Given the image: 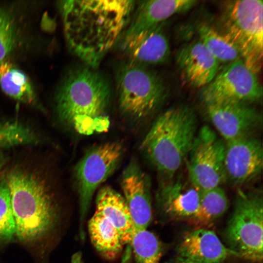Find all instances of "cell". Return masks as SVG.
Listing matches in <instances>:
<instances>
[{
    "instance_id": "obj_4",
    "label": "cell",
    "mask_w": 263,
    "mask_h": 263,
    "mask_svg": "<svg viewBox=\"0 0 263 263\" xmlns=\"http://www.w3.org/2000/svg\"><path fill=\"white\" fill-rule=\"evenodd\" d=\"M197 127L193 110L176 106L160 114L143 139L140 149L166 179L172 178L187 159Z\"/></svg>"
},
{
    "instance_id": "obj_2",
    "label": "cell",
    "mask_w": 263,
    "mask_h": 263,
    "mask_svg": "<svg viewBox=\"0 0 263 263\" xmlns=\"http://www.w3.org/2000/svg\"><path fill=\"white\" fill-rule=\"evenodd\" d=\"M111 88L107 79L89 66L72 70L56 96L60 119L83 135L107 132L111 121L108 108Z\"/></svg>"
},
{
    "instance_id": "obj_3",
    "label": "cell",
    "mask_w": 263,
    "mask_h": 263,
    "mask_svg": "<svg viewBox=\"0 0 263 263\" xmlns=\"http://www.w3.org/2000/svg\"><path fill=\"white\" fill-rule=\"evenodd\" d=\"M5 177L9 188L16 225V236L21 242L41 240L55 228L59 207L45 179L37 172L16 168Z\"/></svg>"
},
{
    "instance_id": "obj_28",
    "label": "cell",
    "mask_w": 263,
    "mask_h": 263,
    "mask_svg": "<svg viewBox=\"0 0 263 263\" xmlns=\"http://www.w3.org/2000/svg\"><path fill=\"white\" fill-rule=\"evenodd\" d=\"M71 263H83L82 255L78 251L74 254L71 258Z\"/></svg>"
},
{
    "instance_id": "obj_17",
    "label": "cell",
    "mask_w": 263,
    "mask_h": 263,
    "mask_svg": "<svg viewBox=\"0 0 263 263\" xmlns=\"http://www.w3.org/2000/svg\"><path fill=\"white\" fill-rule=\"evenodd\" d=\"M176 59L185 80L194 87H204L218 72L219 62L200 40L182 47Z\"/></svg>"
},
{
    "instance_id": "obj_22",
    "label": "cell",
    "mask_w": 263,
    "mask_h": 263,
    "mask_svg": "<svg viewBox=\"0 0 263 263\" xmlns=\"http://www.w3.org/2000/svg\"><path fill=\"white\" fill-rule=\"evenodd\" d=\"M0 86L4 93L16 100L29 104L37 102L33 87L27 75L7 61L0 64Z\"/></svg>"
},
{
    "instance_id": "obj_6",
    "label": "cell",
    "mask_w": 263,
    "mask_h": 263,
    "mask_svg": "<svg viewBox=\"0 0 263 263\" xmlns=\"http://www.w3.org/2000/svg\"><path fill=\"white\" fill-rule=\"evenodd\" d=\"M116 88L121 112L134 120L154 113L167 94L164 82L148 66L128 60L119 67Z\"/></svg>"
},
{
    "instance_id": "obj_29",
    "label": "cell",
    "mask_w": 263,
    "mask_h": 263,
    "mask_svg": "<svg viewBox=\"0 0 263 263\" xmlns=\"http://www.w3.org/2000/svg\"><path fill=\"white\" fill-rule=\"evenodd\" d=\"M7 161L5 154L0 150V172L1 171Z\"/></svg>"
},
{
    "instance_id": "obj_19",
    "label": "cell",
    "mask_w": 263,
    "mask_h": 263,
    "mask_svg": "<svg viewBox=\"0 0 263 263\" xmlns=\"http://www.w3.org/2000/svg\"><path fill=\"white\" fill-rule=\"evenodd\" d=\"M95 207V211L116 228L123 245L130 244L135 227L123 196L110 186H105L97 193Z\"/></svg>"
},
{
    "instance_id": "obj_18",
    "label": "cell",
    "mask_w": 263,
    "mask_h": 263,
    "mask_svg": "<svg viewBox=\"0 0 263 263\" xmlns=\"http://www.w3.org/2000/svg\"><path fill=\"white\" fill-rule=\"evenodd\" d=\"M178 257L198 263H222L235 254L208 228H196L187 232L177 248Z\"/></svg>"
},
{
    "instance_id": "obj_5",
    "label": "cell",
    "mask_w": 263,
    "mask_h": 263,
    "mask_svg": "<svg viewBox=\"0 0 263 263\" xmlns=\"http://www.w3.org/2000/svg\"><path fill=\"white\" fill-rule=\"evenodd\" d=\"M263 13L262 0H233L226 4L221 19V33L256 74L262 64Z\"/></svg>"
},
{
    "instance_id": "obj_20",
    "label": "cell",
    "mask_w": 263,
    "mask_h": 263,
    "mask_svg": "<svg viewBox=\"0 0 263 263\" xmlns=\"http://www.w3.org/2000/svg\"><path fill=\"white\" fill-rule=\"evenodd\" d=\"M91 242L104 258L113 259L121 252L123 244L116 228L101 214L95 212L88 223Z\"/></svg>"
},
{
    "instance_id": "obj_13",
    "label": "cell",
    "mask_w": 263,
    "mask_h": 263,
    "mask_svg": "<svg viewBox=\"0 0 263 263\" xmlns=\"http://www.w3.org/2000/svg\"><path fill=\"white\" fill-rule=\"evenodd\" d=\"M120 185L135 229H147L152 220L150 177L136 161L132 160L123 171Z\"/></svg>"
},
{
    "instance_id": "obj_24",
    "label": "cell",
    "mask_w": 263,
    "mask_h": 263,
    "mask_svg": "<svg viewBox=\"0 0 263 263\" xmlns=\"http://www.w3.org/2000/svg\"><path fill=\"white\" fill-rule=\"evenodd\" d=\"M130 244L136 263H159L162 247L152 232L147 229H135Z\"/></svg>"
},
{
    "instance_id": "obj_14",
    "label": "cell",
    "mask_w": 263,
    "mask_h": 263,
    "mask_svg": "<svg viewBox=\"0 0 263 263\" xmlns=\"http://www.w3.org/2000/svg\"><path fill=\"white\" fill-rule=\"evenodd\" d=\"M156 201L158 210L163 218L189 223L198 210L200 190L190 183L188 185L169 180L159 187Z\"/></svg>"
},
{
    "instance_id": "obj_1",
    "label": "cell",
    "mask_w": 263,
    "mask_h": 263,
    "mask_svg": "<svg viewBox=\"0 0 263 263\" xmlns=\"http://www.w3.org/2000/svg\"><path fill=\"white\" fill-rule=\"evenodd\" d=\"M130 0L60 2L68 46L86 66L96 69L118 41L135 7Z\"/></svg>"
},
{
    "instance_id": "obj_30",
    "label": "cell",
    "mask_w": 263,
    "mask_h": 263,
    "mask_svg": "<svg viewBox=\"0 0 263 263\" xmlns=\"http://www.w3.org/2000/svg\"><path fill=\"white\" fill-rule=\"evenodd\" d=\"M177 263H198L194 262L192 261H190L189 260H187L182 259L178 257L177 259Z\"/></svg>"
},
{
    "instance_id": "obj_26",
    "label": "cell",
    "mask_w": 263,
    "mask_h": 263,
    "mask_svg": "<svg viewBox=\"0 0 263 263\" xmlns=\"http://www.w3.org/2000/svg\"><path fill=\"white\" fill-rule=\"evenodd\" d=\"M16 235L10 194L5 175L0 176V243L11 241Z\"/></svg>"
},
{
    "instance_id": "obj_25",
    "label": "cell",
    "mask_w": 263,
    "mask_h": 263,
    "mask_svg": "<svg viewBox=\"0 0 263 263\" xmlns=\"http://www.w3.org/2000/svg\"><path fill=\"white\" fill-rule=\"evenodd\" d=\"M38 142L36 133L25 125L18 121H0V150Z\"/></svg>"
},
{
    "instance_id": "obj_16",
    "label": "cell",
    "mask_w": 263,
    "mask_h": 263,
    "mask_svg": "<svg viewBox=\"0 0 263 263\" xmlns=\"http://www.w3.org/2000/svg\"><path fill=\"white\" fill-rule=\"evenodd\" d=\"M197 3L194 0L142 1L134 8L120 39L132 37L163 23L172 16L188 10Z\"/></svg>"
},
{
    "instance_id": "obj_15",
    "label": "cell",
    "mask_w": 263,
    "mask_h": 263,
    "mask_svg": "<svg viewBox=\"0 0 263 263\" xmlns=\"http://www.w3.org/2000/svg\"><path fill=\"white\" fill-rule=\"evenodd\" d=\"M128 60L148 66L166 62L170 56L169 42L162 23L117 43Z\"/></svg>"
},
{
    "instance_id": "obj_9",
    "label": "cell",
    "mask_w": 263,
    "mask_h": 263,
    "mask_svg": "<svg viewBox=\"0 0 263 263\" xmlns=\"http://www.w3.org/2000/svg\"><path fill=\"white\" fill-rule=\"evenodd\" d=\"M225 144L204 126L197 132L187 159L190 183L200 191L221 186L226 180Z\"/></svg>"
},
{
    "instance_id": "obj_11",
    "label": "cell",
    "mask_w": 263,
    "mask_h": 263,
    "mask_svg": "<svg viewBox=\"0 0 263 263\" xmlns=\"http://www.w3.org/2000/svg\"><path fill=\"white\" fill-rule=\"evenodd\" d=\"M204 104L207 116L225 142L252 136L262 125V116L248 104L228 102Z\"/></svg>"
},
{
    "instance_id": "obj_10",
    "label": "cell",
    "mask_w": 263,
    "mask_h": 263,
    "mask_svg": "<svg viewBox=\"0 0 263 263\" xmlns=\"http://www.w3.org/2000/svg\"><path fill=\"white\" fill-rule=\"evenodd\" d=\"M262 88L257 76L241 59L228 63L207 85L201 97L204 103L228 102L248 104L259 101Z\"/></svg>"
},
{
    "instance_id": "obj_27",
    "label": "cell",
    "mask_w": 263,
    "mask_h": 263,
    "mask_svg": "<svg viewBox=\"0 0 263 263\" xmlns=\"http://www.w3.org/2000/svg\"><path fill=\"white\" fill-rule=\"evenodd\" d=\"M19 39V31L14 18L0 8V64L15 49Z\"/></svg>"
},
{
    "instance_id": "obj_7",
    "label": "cell",
    "mask_w": 263,
    "mask_h": 263,
    "mask_svg": "<svg viewBox=\"0 0 263 263\" xmlns=\"http://www.w3.org/2000/svg\"><path fill=\"white\" fill-rule=\"evenodd\" d=\"M263 212L262 190L239 192L224 233L225 246L236 256L254 262L262 261Z\"/></svg>"
},
{
    "instance_id": "obj_23",
    "label": "cell",
    "mask_w": 263,
    "mask_h": 263,
    "mask_svg": "<svg viewBox=\"0 0 263 263\" xmlns=\"http://www.w3.org/2000/svg\"><path fill=\"white\" fill-rule=\"evenodd\" d=\"M200 40L219 62L228 63L241 58L234 45L220 32L207 23L197 28Z\"/></svg>"
},
{
    "instance_id": "obj_8",
    "label": "cell",
    "mask_w": 263,
    "mask_h": 263,
    "mask_svg": "<svg viewBox=\"0 0 263 263\" xmlns=\"http://www.w3.org/2000/svg\"><path fill=\"white\" fill-rule=\"evenodd\" d=\"M123 153L122 145L109 142L89 149L75 168L79 203V235L85 239L84 225L94 192L115 170Z\"/></svg>"
},
{
    "instance_id": "obj_12",
    "label": "cell",
    "mask_w": 263,
    "mask_h": 263,
    "mask_svg": "<svg viewBox=\"0 0 263 263\" xmlns=\"http://www.w3.org/2000/svg\"><path fill=\"white\" fill-rule=\"evenodd\" d=\"M263 166L262 141L252 136L226 142V180L235 185L248 183L259 177Z\"/></svg>"
},
{
    "instance_id": "obj_21",
    "label": "cell",
    "mask_w": 263,
    "mask_h": 263,
    "mask_svg": "<svg viewBox=\"0 0 263 263\" xmlns=\"http://www.w3.org/2000/svg\"><path fill=\"white\" fill-rule=\"evenodd\" d=\"M228 207L226 194L221 186L200 191L199 207L189 223L195 228H208L224 214Z\"/></svg>"
}]
</instances>
